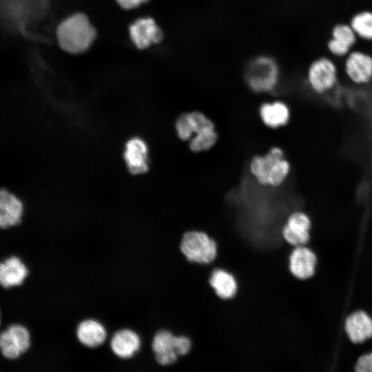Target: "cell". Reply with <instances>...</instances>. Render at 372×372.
I'll return each instance as SVG.
<instances>
[{
    "label": "cell",
    "instance_id": "1",
    "mask_svg": "<svg viewBox=\"0 0 372 372\" xmlns=\"http://www.w3.org/2000/svg\"><path fill=\"white\" fill-rule=\"evenodd\" d=\"M249 169L258 183L276 187L287 178L290 164L285 158L283 150L280 147H273L267 154L253 157Z\"/></svg>",
    "mask_w": 372,
    "mask_h": 372
},
{
    "label": "cell",
    "instance_id": "2",
    "mask_svg": "<svg viewBox=\"0 0 372 372\" xmlns=\"http://www.w3.org/2000/svg\"><path fill=\"white\" fill-rule=\"evenodd\" d=\"M56 37L63 50L78 54L90 48L96 37V30L85 14L76 13L59 25Z\"/></svg>",
    "mask_w": 372,
    "mask_h": 372
},
{
    "label": "cell",
    "instance_id": "3",
    "mask_svg": "<svg viewBox=\"0 0 372 372\" xmlns=\"http://www.w3.org/2000/svg\"><path fill=\"white\" fill-rule=\"evenodd\" d=\"M280 79L278 63L271 56L260 55L249 63L245 72L247 85L258 93L273 91Z\"/></svg>",
    "mask_w": 372,
    "mask_h": 372
},
{
    "label": "cell",
    "instance_id": "4",
    "mask_svg": "<svg viewBox=\"0 0 372 372\" xmlns=\"http://www.w3.org/2000/svg\"><path fill=\"white\" fill-rule=\"evenodd\" d=\"M180 249L187 260L197 263L212 262L217 254V245L205 232L187 231L182 236Z\"/></svg>",
    "mask_w": 372,
    "mask_h": 372
},
{
    "label": "cell",
    "instance_id": "5",
    "mask_svg": "<svg viewBox=\"0 0 372 372\" xmlns=\"http://www.w3.org/2000/svg\"><path fill=\"white\" fill-rule=\"evenodd\" d=\"M307 83L317 94H323L333 88L338 81V69L335 63L327 57H320L309 66Z\"/></svg>",
    "mask_w": 372,
    "mask_h": 372
},
{
    "label": "cell",
    "instance_id": "6",
    "mask_svg": "<svg viewBox=\"0 0 372 372\" xmlns=\"http://www.w3.org/2000/svg\"><path fill=\"white\" fill-rule=\"evenodd\" d=\"M313 223L306 212L295 210L290 212L282 227L285 240L293 247L307 245L311 238Z\"/></svg>",
    "mask_w": 372,
    "mask_h": 372
},
{
    "label": "cell",
    "instance_id": "7",
    "mask_svg": "<svg viewBox=\"0 0 372 372\" xmlns=\"http://www.w3.org/2000/svg\"><path fill=\"white\" fill-rule=\"evenodd\" d=\"M343 330L351 344H362L372 339V316L362 309L353 310L344 317Z\"/></svg>",
    "mask_w": 372,
    "mask_h": 372
},
{
    "label": "cell",
    "instance_id": "8",
    "mask_svg": "<svg viewBox=\"0 0 372 372\" xmlns=\"http://www.w3.org/2000/svg\"><path fill=\"white\" fill-rule=\"evenodd\" d=\"M30 347V331L22 324H12L0 333V350L6 358L16 359Z\"/></svg>",
    "mask_w": 372,
    "mask_h": 372
},
{
    "label": "cell",
    "instance_id": "9",
    "mask_svg": "<svg viewBox=\"0 0 372 372\" xmlns=\"http://www.w3.org/2000/svg\"><path fill=\"white\" fill-rule=\"evenodd\" d=\"M344 71L353 83H369L372 81V56L362 51H351L346 56Z\"/></svg>",
    "mask_w": 372,
    "mask_h": 372
},
{
    "label": "cell",
    "instance_id": "10",
    "mask_svg": "<svg viewBox=\"0 0 372 372\" xmlns=\"http://www.w3.org/2000/svg\"><path fill=\"white\" fill-rule=\"evenodd\" d=\"M178 136L183 141L209 130L215 129L213 122L203 113L194 111L181 114L175 123Z\"/></svg>",
    "mask_w": 372,
    "mask_h": 372
},
{
    "label": "cell",
    "instance_id": "11",
    "mask_svg": "<svg viewBox=\"0 0 372 372\" xmlns=\"http://www.w3.org/2000/svg\"><path fill=\"white\" fill-rule=\"evenodd\" d=\"M176 335L172 331L158 329L152 336V349L156 362L161 366L175 363L178 358L175 350Z\"/></svg>",
    "mask_w": 372,
    "mask_h": 372
},
{
    "label": "cell",
    "instance_id": "12",
    "mask_svg": "<svg viewBox=\"0 0 372 372\" xmlns=\"http://www.w3.org/2000/svg\"><path fill=\"white\" fill-rule=\"evenodd\" d=\"M316 254L306 245L296 247L289 256V270L300 280L312 278L318 265Z\"/></svg>",
    "mask_w": 372,
    "mask_h": 372
},
{
    "label": "cell",
    "instance_id": "13",
    "mask_svg": "<svg viewBox=\"0 0 372 372\" xmlns=\"http://www.w3.org/2000/svg\"><path fill=\"white\" fill-rule=\"evenodd\" d=\"M130 35L132 42L139 49H145L152 44L160 43L163 32L149 17L141 18L130 27Z\"/></svg>",
    "mask_w": 372,
    "mask_h": 372
},
{
    "label": "cell",
    "instance_id": "14",
    "mask_svg": "<svg viewBox=\"0 0 372 372\" xmlns=\"http://www.w3.org/2000/svg\"><path fill=\"white\" fill-rule=\"evenodd\" d=\"M124 158L132 174L145 173L149 169L148 147L139 137L130 138L125 144Z\"/></svg>",
    "mask_w": 372,
    "mask_h": 372
},
{
    "label": "cell",
    "instance_id": "15",
    "mask_svg": "<svg viewBox=\"0 0 372 372\" xmlns=\"http://www.w3.org/2000/svg\"><path fill=\"white\" fill-rule=\"evenodd\" d=\"M110 346L116 356L126 360L132 358L139 351L141 340L134 330L123 328L114 333Z\"/></svg>",
    "mask_w": 372,
    "mask_h": 372
},
{
    "label": "cell",
    "instance_id": "16",
    "mask_svg": "<svg viewBox=\"0 0 372 372\" xmlns=\"http://www.w3.org/2000/svg\"><path fill=\"white\" fill-rule=\"evenodd\" d=\"M23 211V204L19 198L6 189H0V228L19 225Z\"/></svg>",
    "mask_w": 372,
    "mask_h": 372
},
{
    "label": "cell",
    "instance_id": "17",
    "mask_svg": "<svg viewBox=\"0 0 372 372\" xmlns=\"http://www.w3.org/2000/svg\"><path fill=\"white\" fill-rule=\"evenodd\" d=\"M356 36L350 24L339 23L331 30V38L327 43V48L335 56H346L357 41Z\"/></svg>",
    "mask_w": 372,
    "mask_h": 372
},
{
    "label": "cell",
    "instance_id": "18",
    "mask_svg": "<svg viewBox=\"0 0 372 372\" xmlns=\"http://www.w3.org/2000/svg\"><path fill=\"white\" fill-rule=\"evenodd\" d=\"M79 342L88 348H96L106 340L107 333L99 321L87 318L80 322L75 330Z\"/></svg>",
    "mask_w": 372,
    "mask_h": 372
},
{
    "label": "cell",
    "instance_id": "19",
    "mask_svg": "<svg viewBox=\"0 0 372 372\" xmlns=\"http://www.w3.org/2000/svg\"><path fill=\"white\" fill-rule=\"evenodd\" d=\"M28 272L21 260L12 256L0 262V285L5 288L19 286L23 283Z\"/></svg>",
    "mask_w": 372,
    "mask_h": 372
},
{
    "label": "cell",
    "instance_id": "20",
    "mask_svg": "<svg viewBox=\"0 0 372 372\" xmlns=\"http://www.w3.org/2000/svg\"><path fill=\"white\" fill-rule=\"evenodd\" d=\"M259 113L264 124L271 128H278L286 125L290 118L288 105L280 101L264 103Z\"/></svg>",
    "mask_w": 372,
    "mask_h": 372
},
{
    "label": "cell",
    "instance_id": "21",
    "mask_svg": "<svg viewBox=\"0 0 372 372\" xmlns=\"http://www.w3.org/2000/svg\"><path fill=\"white\" fill-rule=\"evenodd\" d=\"M209 283L216 295L222 299L233 298L238 288L234 276L221 269H216L213 271L209 279Z\"/></svg>",
    "mask_w": 372,
    "mask_h": 372
},
{
    "label": "cell",
    "instance_id": "22",
    "mask_svg": "<svg viewBox=\"0 0 372 372\" xmlns=\"http://www.w3.org/2000/svg\"><path fill=\"white\" fill-rule=\"evenodd\" d=\"M349 24L358 38L372 41V11L363 10L355 14Z\"/></svg>",
    "mask_w": 372,
    "mask_h": 372
},
{
    "label": "cell",
    "instance_id": "23",
    "mask_svg": "<svg viewBox=\"0 0 372 372\" xmlns=\"http://www.w3.org/2000/svg\"><path fill=\"white\" fill-rule=\"evenodd\" d=\"M218 134L211 129L195 135L189 140V148L195 152H203L211 148L217 141Z\"/></svg>",
    "mask_w": 372,
    "mask_h": 372
},
{
    "label": "cell",
    "instance_id": "24",
    "mask_svg": "<svg viewBox=\"0 0 372 372\" xmlns=\"http://www.w3.org/2000/svg\"><path fill=\"white\" fill-rule=\"evenodd\" d=\"M353 369L356 372H372V350L364 352L357 358Z\"/></svg>",
    "mask_w": 372,
    "mask_h": 372
},
{
    "label": "cell",
    "instance_id": "25",
    "mask_svg": "<svg viewBox=\"0 0 372 372\" xmlns=\"http://www.w3.org/2000/svg\"><path fill=\"white\" fill-rule=\"evenodd\" d=\"M191 347L192 342L189 338L185 335H176L175 350L178 357L187 354Z\"/></svg>",
    "mask_w": 372,
    "mask_h": 372
},
{
    "label": "cell",
    "instance_id": "26",
    "mask_svg": "<svg viewBox=\"0 0 372 372\" xmlns=\"http://www.w3.org/2000/svg\"><path fill=\"white\" fill-rule=\"evenodd\" d=\"M118 4L124 9H132L137 8L141 4L149 0H116Z\"/></svg>",
    "mask_w": 372,
    "mask_h": 372
},
{
    "label": "cell",
    "instance_id": "27",
    "mask_svg": "<svg viewBox=\"0 0 372 372\" xmlns=\"http://www.w3.org/2000/svg\"><path fill=\"white\" fill-rule=\"evenodd\" d=\"M1 311H0V324H1Z\"/></svg>",
    "mask_w": 372,
    "mask_h": 372
}]
</instances>
